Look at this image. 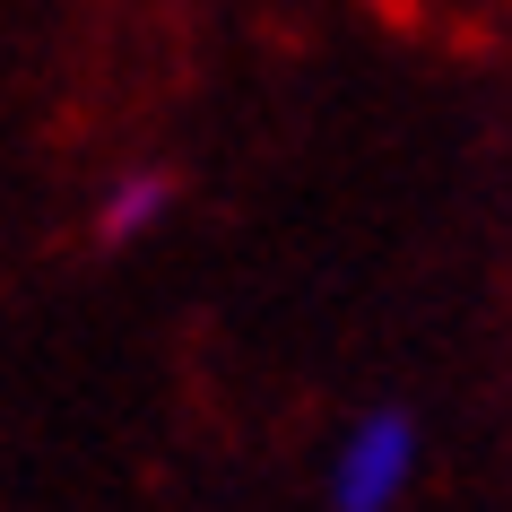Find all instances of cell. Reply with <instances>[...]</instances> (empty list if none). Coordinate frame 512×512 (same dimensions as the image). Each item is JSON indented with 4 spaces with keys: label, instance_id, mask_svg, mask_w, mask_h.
Wrapping results in <instances>:
<instances>
[{
    "label": "cell",
    "instance_id": "6da1fadb",
    "mask_svg": "<svg viewBox=\"0 0 512 512\" xmlns=\"http://www.w3.org/2000/svg\"><path fill=\"white\" fill-rule=\"evenodd\" d=\"M417 478V426H408L400 408H374V417H356V434L339 443V469H330V495L339 512H391Z\"/></svg>",
    "mask_w": 512,
    "mask_h": 512
},
{
    "label": "cell",
    "instance_id": "7a4b0ae2",
    "mask_svg": "<svg viewBox=\"0 0 512 512\" xmlns=\"http://www.w3.org/2000/svg\"><path fill=\"white\" fill-rule=\"evenodd\" d=\"M165 209H174V174H165V165H131V174L105 191V209H96V243L122 252V243H139Z\"/></svg>",
    "mask_w": 512,
    "mask_h": 512
}]
</instances>
